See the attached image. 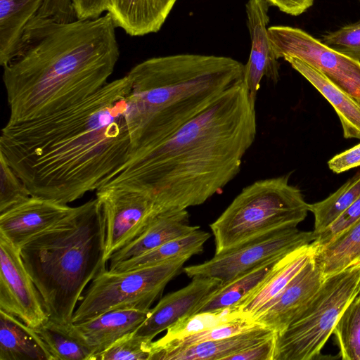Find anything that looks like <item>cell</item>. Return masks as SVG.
Returning <instances> with one entry per match:
<instances>
[{
  "label": "cell",
  "mask_w": 360,
  "mask_h": 360,
  "mask_svg": "<svg viewBox=\"0 0 360 360\" xmlns=\"http://www.w3.org/2000/svg\"><path fill=\"white\" fill-rule=\"evenodd\" d=\"M130 91L125 75L63 110L8 121L0 154L31 195L68 205L100 188L127 160Z\"/></svg>",
  "instance_id": "obj_1"
},
{
  "label": "cell",
  "mask_w": 360,
  "mask_h": 360,
  "mask_svg": "<svg viewBox=\"0 0 360 360\" xmlns=\"http://www.w3.org/2000/svg\"><path fill=\"white\" fill-rule=\"evenodd\" d=\"M257 134L255 101L243 82L165 141L131 150L102 186L148 193L162 210L203 204L239 173Z\"/></svg>",
  "instance_id": "obj_2"
},
{
  "label": "cell",
  "mask_w": 360,
  "mask_h": 360,
  "mask_svg": "<svg viewBox=\"0 0 360 360\" xmlns=\"http://www.w3.org/2000/svg\"><path fill=\"white\" fill-rule=\"evenodd\" d=\"M115 27L108 13L70 22L32 18L3 66L8 122L63 110L102 89L120 57Z\"/></svg>",
  "instance_id": "obj_3"
},
{
  "label": "cell",
  "mask_w": 360,
  "mask_h": 360,
  "mask_svg": "<svg viewBox=\"0 0 360 360\" xmlns=\"http://www.w3.org/2000/svg\"><path fill=\"white\" fill-rule=\"evenodd\" d=\"M245 65L226 56L176 54L147 59L127 75L131 149L174 134L225 92L243 82Z\"/></svg>",
  "instance_id": "obj_4"
},
{
  "label": "cell",
  "mask_w": 360,
  "mask_h": 360,
  "mask_svg": "<svg viewBox=\"0 0 360 360\" xmlns=\"http://www.w3.org/2000/svg\"><path fill=\"white\" fill-rule=\"evenodd\" d=\"M19 249L49 319L72 323L85 288L108 269L105 222L98 199L75 207Z\"/></svg>",
  "instance_id": "obj_5"
},
{
  "label": "cell",
  "mask_w": 360,
  "mask_h": 360,
  "mask_svg": "<svg viewBox=\"0 0 360 360\" xmlns=\"http://www.w3.org/2000/svg\"><path fill=\"white\" fill-rule=\"evenodd\" d=\"M289 175L255 181L245 187L210 225L215 254L269 231L297 226L309 212Z\"/></svg>",
  "instance_id": "obj_6"
},
{
  "label": "cell",
  "mask_w": 360,
  "mask_h": 360,
  "mask_svg": "<svg viewBox=\"0 0 360 360\" xmlns=\"http://www.w3.org/2000/svg\"><path fill=\"white\" fill-rule=\"evenodd\" d=\"M359 292L360 262L326 276L301 314L284 330L275 333L273 360L316 359Z\"/></svg>",
  "instance_id": "obj_7"
},
{
  "label": "cell",
  "mask_w": 360,
  "mask_h": 360,
  "mask_svg": "<svg viewBox=\"0 0 360 360\" xmlns=\"http://www.w3.org/2000/svg\"><path fill=\"white\" fill-rule=\"evenodd\" d=\"M191 257H177L123 271L106 269L100 273L84 290L73 314L72 323L112 310H150L167 283L179 274Z\"/></svg>",
  "instance_id": "obj_8"
},
{
  "label": "cell",
  "mask_w": 360,
  "mask_h": 360,
  "mask_svg": "<svg viewBox=\"0 0 360 360\" xmlns=\"http://www.w3.org/2000/svg\"><path fill=\"white\" fill-rule=\"evenodd\" d=\"M316 238L314 231L297 226L278 229L244 241L202 264L183 268L189 278L207 277L221 284L271 259H280Z\"/></svg>",
  "instance_id": "obj_9"
},
{
  "label": "cell",
  "mask_w": 360,
  "mask_h": 360,
  "mask_svg": "<svg viewBox=\"0 0 360 360\" xmlns=\"http://www.w3.org/2000/svg\"><path fill=\"white\" fill-rule=\"evenodd\" d=\"M276 58H297L322 72L351 96L360 99V63L324 44L307 32L288 26L269 27Z\"/></svg>",
  "instance_id": "obj_10"
},
{
  "label": "cell",
  "mask_w": 360,
  "mask_h": 360,
  "mask_svg": "<svg viewBox=\"0 0 360 360\" xmlns=\"http://www.w3.org/2000/svg\"><path fill=\"white\" fill-rule=\"evenodd\" d=\"M105 222V259L137 237L160 210L146 191L129 186L96 191Z\"/></svg>",
  "instance_id": "obj_11"
},
{
  "label": "cell",
  "mask_w": 360,
  "mask_h": 360,
  "mask_svg": "<svg viewBox=\"0 0 360 360\" xmlns=\"http://www.w3.org/2000/svg\"><path fill=\"white\" fill-rule=\"evenodd\" d=\"M0 309L36 329L48 320L40 294L19 248L0 234Z\"/></svg>",
  "instance_id": "obj_12"
},
{
  "label": "cell",
  "mask_w": 360,
  "mask_h": 360,
  "mask_svg": "<svg viewBox=\"0 0 360 360\" xmlns=\"http://www.w3.org/2000/svg\"><path fill=\"white\" fill-rule=\"evenodd\" d=\"M324 279L314 255L275 297L251 318L275 333L284 330L304 310Z\"/></svg>",
  "instance_id": "obj_13"
},
{
  "label": "cell",
  "mask_w": 360,
  "mask_h": 360,
  "mask_svg": "<svg viewBox=\"0 0 360 360\" xmlns=\"http://www.w3.org/2000/svg\"><path fill=\"white\" fill-rule=\"evenodd\" d=\"M269 5L266 0H248L245 5L251 49L245 65L243 84L255 101L264 77L274 83L279 79V63L270 41L267 26Z\"/></svg>",
  "instance_id": "obj_14"
},
{
  "label": "cell",
  "mask_w": 360,
  "mask_h": 360,
  "mask_svg": "<svg viewBox=\"0 0 360 360\" xmlns=\"http://www.w3.org/2000/svg\"><path fill=\"white\" fill-rule=\"evenodd\" d=\"M221 282L214 278L195 277L186 286L162 297L133 334L148 342L181 318L196 313L200 304Z\"/></svg>",
  "instance_id": "obj_15"
},
{
  "label": "cell",
  "mask_w": 360,
  "mask_h": 360,
  "mask_svg": "<svg viewBox=\"0 0 360 360\" xmlns=\"http://www.w3.org/2000/svg\"><path fill=\"white\" fill-rule=\"evenodd\" d=\"M75 207L31 195L27 200L0 214V234L20 248L52 226Z\"/></svg>",
  "instance_id": "obj_16"
},
{
  "label": "cell",
  "mask_w": 360,
  "mask_h": 360,
  "mask_svg": "<svg viewBox=\"0 0 360 360\" xmlns=\"http://www.w3.org/2000/svg\"><path fill=\"white\" fill-rule=\"evenodd\" d=\"M198 229L200 226L190 225L186 209L160 211L137 237L110 257L109 268Z\"/></svg>",
  "instance_id": "obj_17"
},
{
  "label": "cell",
  "mask_w": 360,
  "mask_h": 360,
  "mask_svg": "<svg viewBox=\"0 0 360 360\" xmlns=\"http://www.w3.org/2000/svg\"><path fill=\"white\" fill-rule=\"evenodd\" d=\"M150 310H112L73 324L91 349V360L120 338L134 333L148 317Z\"/></svg>",
  "instance_id": "obj_18"
},
{
  "label": "cell",
  "mask_w": 360,
  "mask_h": 360,
  "mask_svg": "<svg viewBox=\"0 0 360 360\" xmlns=\"http://www.w3.org/2000/svg\"><path fill=\"white\" fill-rule=\"evenodd\" d=\"M177 0H109L116 27L132 37L158 32Z\"/></svg>",
  "instance_id": "obj_19"
},
{
  "label": "cell",
  "mask_w": 360,
  "mask_h": 360,
  "mask_svg": "<svg viewBox=\"0 0 360 360\" xmlns=\"http://www.w3.org/2000/svg\"><path fill=\"white\" fill-rule=\"evenodd\" d=\"M316 248L311 243L303 245L284 256L252 293L236 309L243 316L252 317L261 307L275 297L314 257Z\"/></svg>",
  "instance_id": "obj_20"
},
{
  "label": "cell",
  "mask_w": 360,
  "mask_h": 360,
  "mask_svg": "<svg viewBox=\"0 0 360 360\" xmlns=\"http://www.w3.org/2000/svg\"><path fill=\"white\" fill-rule=\"evenodd\" d=\"M284 59L330 103L340 119L343 136L360 140V99L345 91L304 61L294 57Z\"/></svg>",
  "instance_id": "obj_21"
},
{
  "label": "cell",
  "mask_w": 360,
  "mask_h": 360,
  "mask_svg": "<svg viewBox=\"0 0 360 360\" xmlns=\"http://www.w3.org/2000/svg\"><path fill=\"white\" fill-rule=\"evenodd\" d=\"M274 333L271 330L258 325L228 338L164 352L155 360H226L231 355L259 343Z\"/></svg>",
  "instance_id": "obj_22"
},
{
  "label": "cell",
  "mask_w": 360,
  "mask_h": 360,
  "mask_svg": "<svg viewBox=\"0 0 360 360\" xmlns=\"http://www.w3.org/2000/svg\"><path fill=\"white\" fill-rule=\"evenodd\" d=\"M53 360L34 328L0 309V360Z\"/></svg>",
  "instance_id": "obj_23"
},
{
  "label": "cell",
  "mask_w": 360,
  "mask_h": 360,
  "mask_svg": "<svg viewBox=\"0 0 360 360\" xmlns=\"http://www.w3.org/2000/svg\"><path fill=\"white\" fill-rule=\"evenodd\" d=\"M44 0H0V64L14 54L25 27L39 12Z\"/></svg>",
  "instance_id": "obj_24"
},
{
  "label": "cell",
  "mask_w": 360,
  "mask_h": 360,
  "mask_svg": "<svg viewBox=\"0 0 360 360\" xmlns=\"http://www.w3.org/2000/svg\"><path fill=\"white\" fill-rule=\"evenodd\" d=\"M281 259L269 260L226 283L221 284L200 304L196 313L236 308L265 281Z\"/></svg>",
  "instance_id": "obj_25"
},
{
  "label": "cell",
  "mask_w": 360,
  "mask_h": 360,
  "mask_svg": "<svg viewBox=\"0 0 360 360\" xmlns=\"http://www.w3.org/2000/svg\"><path fill=\"white\" fill-rule=\"evenodd\" d=\"M210 237V233L198 229L165 243L146 253L119 262L108 270L123 271L156 264L177 257H192L203 251L204 245Z\"/></svg>",
  "instance_id": "obj_26"
},
{
  "label": "cell",
  "mask_w": 360,
  "mask_h": 360,
  "mask_svg": "<svg viewBox=\"0 0 360 360\" xmlns=\"http://www.w3.org/2000/svg\"><path fill=\"white\" fill-rule=\"evenodd\" d=\"M315 260L325 278L360 262V219L316 250Z\"/></svg>",
  "instance_id": "obj_27"
},
{
  "label": "cell",
  "mask_w": 360,
  "mask_h": 360,
  "mask_svg": "<svg viewBox=\"0 0 360 360\" xmlns=\"http://www.w3.org/2000/svg\"><path fill=\"white\" fill-rule=\"evenodd\" d=\"M34 330L53 360H91L92 350L72 323L65 325L48 319Z\"/></svg>",
  "instance_id": "obj_28"
},
{
  "label": "cell",
  "mask_w": 360,
  "mask_h": 360,
  "mask_svg": "<svg viewBox=\"0 0 360 360\" xmlns=\"http://www.w3.org/2000/svg\"><path fill=\"white\" fill-rule=\"evenodd\" d=\"M360 196V171L324 200L309 204L317 235L336 221Z\"/></svg>",
  "instance_id": "obj_29"
},
{
  "label": "cell",
  "mask_w": 360,
  "mask_h": 360,
  "mask_svg": "<svg viewBox=\"0 0 360 360\" xmlns=\"http://www.w3.org/2000/svg\"><path fill=\"white\" fill-rule=\"evenodd\" d=\"M258 325L259 324L255 322L251 317L244 316L202 332L165 343H158L155 341H152L149 360H155L160 354L170 350L183 349L193 345L228 338L246 331Z\"/></svg>",
  "instance_id": "obj_30"
},
{
  "label": "cell",
  "mask_w": 360,
  "mask_h": 360,
  "mask_svg": "<svg viewBox=\"0 0 360 360\" xmlns=\"http://www.w3.org/2000/svg\"><path fill=\"white\" fill-rule=\"evenodd\" d=\"M244 316L234 307L193 314L179 319L167 329V333L162 338L155 342L165 343L202 332Z\"/></svg>",
  "instance_id": "obj_31"
},
{
  "label": "cell",
  "mask_w": 360,
  "mask_h": 360,
  "mask_svg": "<svg viewBox=\"0 0 360 360\" xmlns=\"http://www.w3.org/2000/svg\"><path fill=\"white\" fill-rule=\"evenodd\" d=\"M333 334L344 360H360V292L346 307Z\"/></svg>",
  "instance_id": "obj_32"
},
{
  "label": "cell",
  "mask_w": 360,
  "mask_h": 360,
  "mask_svg": "<svg viewBox=\"0 0 360 360\" xmlns=\"http://www.w3.org/2000/svg\"><path fill=\"white\" fill-rule=\"evenodd\" d=\"M0 214L27 200L31 194L0 154Z\"/></svg>",
  "instance_id": "obj_33"
},
{
  "label": "cell",
  "mask_w": 360,
  "mask_h": 360,
  "mask_svg": "<svg viewBox=\"0 0 360 360\" xmlns=\"http://www.w3.org/2000/svg\"><path fill=\"white\" fill-rule=\"evenodd\" d=\"M152 342L143 340L133 333L118 340L91 360H149Z\"/></svg>",
  "instance_id": "obj_34"
},
{
  "label": "cell",
  "mask_w": 360,
  "mask_h": 360,
  "mask_svg": "<svg viewBox=\"0 0 360 360\" xmlns=\"http://www.w3.org/2000/svg\"><path fill=\"white\" fill-rule=\"evenodd\" d=\"M321 42L360 63V20L327 33Z\"/></svg>",
  "instance_id": "obj_35"
},
{
  "label": "cell",
  "mask_w": 360,
  "mask_h": 360,
  "mask_svg": "<svg viewBox=\"0 0 360 360\" xmlns=\"http://www.w3.org/2000/svg\"><path fill=\"white\" fill-rule=\"evenodd\" d=\"M360 219V196L330 226L316 235L312 243L316 250L328 244L333 238Z\"/></svg>",
  "instance_id": "obj_36"
},
{
  "label": "cell",
  "mask_w": 360,
  "mask_h": 360,
  "mask_svg": "<svg viewBox=\"0 0 360 360\" xmlns=\"http://www.w3.org/2000/svg\"><path fill=\"white\" fill-rule=\"evenodd\" d=\"M275 333L269 338L229 356L226 360H273Z\"/></svg>",
  "instance_id": "obj_37"
},
{
  "label": "cell",
  "mask_w": 360,
  "mask_h": 360,
  "mask_svg": "<svg viewBox=\"0 0 360 360\" xmlns=\"http://www.w3.org/2000/svg\"><path fill=\"white\" fill-rule=\"evenodd\" d=\"M329 169L335 174H340L360 166V143L335 155L328 162Z\"/></svg>",
  "instance_id": "obj_38"
},
{
  "label": "cell",
  "mask_w": 360,
  "mask_h": 360,
  "mask_svg": "<svg viewBox=\"0 0 360 360\" xmlns=\"http://www.w3.org/2000/svg\"><path fill=\"white\" fill-rule=\"evenodd\" d=\"M73 8L79 20L99 18L104 11H108L109 0H72Z\"/></svg>",
  "instance_id": "obj_39"
},
{
  "label": "cell",
  "mask_w": 360,
  "mask_h": 360,
  "mask_svg": "<svg viewBox=\"0 0 360 360\" xmlns=\"http://www.w3.org/2000/svg\"><path fill=\"white\" fill-rule=\"evenodd\" d=\"M270 5L291 15H299L313 4L314 0H266Z\"/></svg>",
  "instance_id": "obj_40"
}]
</instances>
